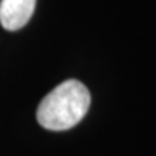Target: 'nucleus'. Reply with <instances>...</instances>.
Masks as SVG:
<instances>
[{"mask_svg": "<svg viewBox=\"0 0 156 156\" xmlns=\"http://www.w3.org/2000/svg\"><path fill=\"white\" fill-rule=\"evenodd\" d=\"M91 105V94L81 81L67 80L56 86L40 102L38 123L49 131H66L84 118Z\"/></svg>", "mask_w": 156, "mask_h": 156, "instance_id": "obj_1", "label": "nucleus"}, {"mask_svg": "<svg viewBox=\"0 0 156 156\" xmlns=\"http://www.w3.org/2000/svg\"><path fill=\"white\" fill-rule=\"evenodd\" d=\"M37 0H2L0 24L6 30H19L29 23Z\"/></svg>", "mask_w": 156, "mask_h": 156, "instance_id": "obj_2", "label": "nucleus"}]
</instances>
